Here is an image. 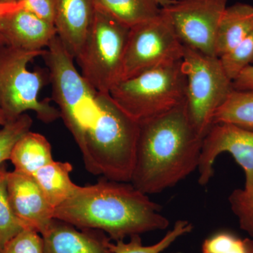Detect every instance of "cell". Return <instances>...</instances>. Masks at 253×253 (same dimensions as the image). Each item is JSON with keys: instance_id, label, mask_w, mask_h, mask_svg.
I'll list each match as a JSON object with an SVG mask.
<instances>
[{"instance_id": "6da1fadb", "label": "cell", "mask_w": 253, "mask_h": 253, "mask_svg": "<svg viewBox=\"0 0 253 253\" xmlns=\"http://www.w3.org/2000/svg\"><path fill=\"white\" fill-rule=\"evenodd\" d=\"M162 208L131 182L109 180L76 186L74 192L55 209L54 218L78 229L104 231L111 240L165 230L169 224Z\"/></svg>"}, {"instance_id": "7a4b0ae2", "label": "cell", "mask_w": 253, "mask_h": 253, "mask_svg": "<svg viewBox=\"0 0 253 253\" xmlns=\"http://www.w3.org/2000/svg\"><path fill=\"white\" fill-rule=\"evenodd\" d=\"M203 141L185 103L139 123L131 184L147 195L175 186L199 168Z\"/></svg>"}, {"instance_id": "3957f363", "label": "cell", "mask_w": 253, "mask_h": 253, "mask_svg": "<svg viewBox=\"0 0 253 253\" xmlns=\"http://www.w3.org/2000/svg\"><path fill=\"white\" fill-rule=\"evenodd\" d=\"M99 112L84 136L81 150L86 170L109 180L131 182L139 124L113 101L96 94Z\"/></svg>"}, {"instance_id": "277c9868", "label": "cell", "mask_w": 253, "mask_h": 253, "mask_svg": "<svg viewBox=\"0 0 253 253\" xmlns=\"http://www.w3.org/2000/svg\"><path fill=\"white\" fill-rule=\"evenodd\" d=\"M186 84L181 60L119 81L109 94L139 124L184 104Z\"/></svg>"}, {"instance_id": "5b68a950", "label": "cell", "mask_w": 253, "mask_h": 253, "mask_svg": "<svg viewBox=\"0 0 253 253\" xmlns=\"http://www.w3.org/2000/svg\"><path fill=\"white\" fill-rule=\"evenodd\" d=\"M42 57L49 69L53 99L60 116L81 150L86 131L99 115L98 92L78 72L74 58L57 36L46 47Z\"/></svg>"}, {"instance_id": "8992f818", "label": "cell", "mask_w": 253, "mask_h": 253, "mask_svg": "<svg viewBox=\"0 0 253 253\" xmlns=\"http://www.w3.org/2000/svg\"><path fill=\"white\" fill-rule=\"evenodd\" d=\"M45 50L26 51L0 46V109L7 121L29 111H34L44 123L61 118L57 108L38 98L44 85L42 75L28 68L33 60L42 56Z\"/></svg>"}, {"instance_id": "52a82bcc", "label": "cell", "mask_w": 253, "mask_h": 253, "mask_svg": "<svg viewBox=\"0 0 253 253\" xmlns=\"http://www.w3.org/2000/svg\"><path fill=\"white\" fill-rule=\"evenodd\" d=\"M130 28L96 7L94 19L76 58L81 74L95 91L109 94L121 80Z\"/></svg>"}, {"instance_id": "ba28073f", "label": "cell", "mask_w": 253, "mask_h": 253, "mask_svg": "<svg viewBox=\"0 0 253 253\" xmlns=\"http://www.w3.org/2000/svg\"><path fill=\"white\" fill-rule=\"evenodd\" d=\"M183 72L186 78L185 105L191 124L205 137L217 109L234 91L221 60L184 46Z\"/></svg>"}, {"instance_id": "9c48e42d", "label": "cell", "mask_w": 253, "mask_h": 253, "mask_svg": "<svg viewBox=\"0 0 253 253\" xmlns=\"http://www.w3.org/2000/svg\"><path fill=\"white\" fill-rule=\"evenodd\" d=\"M184 47L161 10L156 17L130 28L120 81L181 61Z\"/></svg>"}, {"instance_id": "30bf717a", "label": "cell", "mask_w": 253, "mask_h": 253, "mask_svg": "<svg viewBox=\"0 0 253 253\" xmlns=\"http://www.w3.org/2000/svg\"><path fill=\"white\" fill-rule=\"evenodd\" d=\"M228 0H174L161 11L183 45L216 56L215 38Z\"/></svg>"}, {"instance_id": "8fae6325", "label": "cell", "mask_w": 253, "mask_h": 253, "mask_svg": "<svg viewBox=\"0 0 253 253\" xmlns=\"http://www.w3.org/2000/svg\"><path fill=\"white\" fill-rule=\"evenodd\" d=\"M223 153L231 154L244 169V189H253V130L228 123H214L204 138L198 168L200 185L206 186L212 179L214 163Z\"/></svg>"}, {"instance_id": "7c38bea8", "label": "cell", "mask_w": 253, "mask_h": 253, "mask_svg": "<svg viewBox=\"0 0 253 253\" xmlns=\"http://www.w3.org/2000/svg\"><path fill=\"white\" fill-rule=\"evenodd\" d=\"M8 199L15 215L28 229L42 234L54 219L55 208L32 176L14 170L7 174Z\"/></svg>"}, {"instance_id": "4fadbf2b", "label": "cell", "mask_w": 253, "mask_h": 253, "mask_svg": "<svg viewBox=\"0 0 253 253\" xmlns=\"http://www.w3.org/2000/svg\"><path fill=\"white\" fill-rule=\"evenodd\" d=\"M41 236L44 253H114L112 240L104 231L78 229L56 218Z\"/></svg>"}, {"instance_id": "5bb4252c", "label": "cell", "mask_w": 253, "mask_h": 253, "mask_svg": "<svg viewBox=\"0 0 253 253\" xmlns=\"http://www.w3.org/2000/svg\"><path fill=\"white\" fill-rule=\"evenodd\" d=\"M95 10L94 0H54L56 36L74 59L86 41Z\"/></svg>"}, {"instance_id": "9a60e30c", "label": "cell", "mask_w": 253, "mask_h": 253, "mask_svg": "<svg viewBox=\"0 0 253 253\" xmlns=\"http://www.w3.org/2000/svg\"><path fill=\"white\" fill-rule=\"evenodd\" d=\"M1 34L4 45L43 51L56 36V31L53 23L22 8L3 18Z\"/></svg>"}, {"instance_id": "2e32d148", "label": "cell", "mask_w": 253, "mask_h": 253, "mask_svg": "<svg viewBox=\"0 0 253 253\" xmlns=\"http://www.w3.org/2000/svg\"><path fill=\"white\" fill-rule=\"evenodd\" d=\"M253 31V6L237 2L227 6L218 26L215 54L220 58Z\"/></svg>"}, {"instance_id": "e0dca14e", "label": "cell", "mask_w": 253, "mask_h": 253, "mask_svg": "<svg viewBox=\"0 0 253 253\" xmlns=\"http://www.w3.org/2000/svg\"><path fill=\"white\" fill-rule=\"evenodd\" d=\"M9 161L15 170L33 176L54 161L51 144L42 134L29 131L14 145Z\"/></svg>"}, {"instance_id": "ac0fdd59", "label": "cell", "mask_w": 253, "mask_h": 253, "mask_svg": "<svg viewBox=\"0 0 253 253\" xmlns=\"http://www.w3.org/2000/svg\"><path fill=\"white\" fill-rule=\"evenodd\" d=\"M72 170L71 163L53 161L33 174L46 199L55 209L71 197L77 186L70 176Z\"/></svg>"}, {"instance_id": "d6986e66", "label": "cell", "mask_w": 253, "mask_h": 253, "mask_svg": "<svg viewBox=\"0 0 253 253\" xmlns=\"http://www.w3.org/2000/svg\"><path fill=\"white\" fill-rule=\"evenodd\" d=\"M95 6L112 16L118 22L131 28L161 13L154 0H94Z\"/></svg>"}, {"instance_id": "ffe728a7", "label": "cell", "mask_w": 253, "mask_h": 253, "mask_svg": "<svg viewBox=\"0 0 253 253\" xmlns=\"http://www.w3.org/2000/svg\"><path fill=\"white\" fill-rule=\"evenodd\" d=\"M228 123L253 130V90H234L216 113L213 124Z\"/></svg>"}, {"instance_id": "44dd1931", "label": "cell", "mask_w": 253, "mask_h": 253, "mask_svg": "<svg viewBox=\"0 0 253 253\" xmlns=\"http://www.w3.org/2000/svg\"><path fill=\"white\" fill-rule=\"evenodd\" d=\"M193 229L194 226L190 221L179 219L176 221L172 229L156 244L144 246L140 235H134L129 238L128 242H125L124 240L116 241L113 244V251L114 253H161L181 236L191 233Z\"/></svg>"}, {"instance_id": "7402d4cb", "label": "cell", "mask_w": 253, "mask_h": 253, "mask_svg": "<svg viewBox=\"0 0 253 253\" xmlns=\"http://www.w3.org/2000/svg\"><path fill=\"white\" fill-rule=\"evenodd\" d=\"M6 163L0 165V252L8 242L28 229L15 215L10 206L7 194V174Z\"/></svg>"}, {"instance_id": "603a6c76", "label": "cell", "mask_w": 253, "mask_h": 253, "mask_svg": "<svg viewBox=\"0 0 253 253\" xmlns=\"http://www.w3.org/2000/svg\"><path fill=\"white\" fill-rule=\"evenodd\" d=\"M219 59L226 75L232 81L243 70L253 66V31Z\"/></svg>"}, {"instance_id": "cb8c5ba5", "label": "cell", "mask_w": 253, "mask_h": 253, "mask_svg": "<svg viewBox=\"0 0 253 253\" xmlns=\"http://www.w3.org/2000/svg\"><path fill=\"white\" fill-rule=\"evenodd\" d=\"M33 119L23 113L16 119L7 121L0 129V165L9 161L14 145L24 134L31 131Z\"/></svg>"}, {"instance_id": "d4e9b609", "label": "cell", "mask_w": 253, "mask_h": 253, "mask_svg": "<svg viewBox=\"0 0 253 253\" xmlns=\"http://www.w3.org/2000/svg\"><path fill=\"white\" fill-rule=\"evenodd\" d=\"M229 202L241 229L253 238V189L234 190L229 196Z\"/></svg>"}, {"instance_id": "484cf974", "label": "cell", "mask_w": 253, "mask_h": 253, "mask_svg": "<svg viewBox=\"0 0 253 253\" xmlns=\"http://www.w3.org/2000/svg\"><path fill=\"white\" fill-rule=\"evenodd\" d=\"M202 253H246L244 240L222 231L205 240Z\"/></svg>"}, {"instance_id": "4316f807", "label": "cell", "mask_w": 253, "mask_h": 253, "mask_svg": "<svg viewBox=\"0 0 253 253\" xmlns=\"http://www.w3.org/2000/svg\"><path fill=\"white\" fill-rule=\"evenodd\" d=\"M0 253H44L42 238L33 229H24L10 240Z\"/></svg>"}, {"instance_id": "83f0119b", "label": "cell", "mask_w": 253, "mask_h": 253, "mask_svg": "<svg viewBox=\"0 0 253 253\" xmlns=\"http://www.w3.org/2000/svg\"><path fill=\"white\" fill-rule=\"evenodd\" d=\"M24 9L54 24V0H20Z\"/></svg>"}, {"instance_id": "f1b7e54d", "label": "cell", "mask_w": 253, "mask_h": 253, "mask_svg": "<svg viewBox=\"0 0 253 253\" xmlns=\"http://www.w3.org/2000/svg\"><path fill=\"white\" fill-rule=\"evenodd\" d=\"M234 90H253V65L243 70L233 81Z\"/></svg>"}, {"instance_id": "f546056e", "label": "cell", "mask_w": 253, "mask_h": 253, "mask_svg": "<svg viewBox=\"0 0 253 253\" xmlns=\"http://www.w3.org/2000/svg\"><path fill=\"white\" fill-rule=\"evenodd\" d=\"M22 8H24V4L22 1H20V0H17L14 2H1L0 1V46L4 45L1 34V26L3 18L11 13L18 11Z\"/></svg>"}, {"instance_id": "4dcf8cb0", "label": "cell", "mask_w": 253, "mask_h": 253, "mask_svg": "<svg viewBox=\"0 0 253 253\" xmlns=\"http://www.w3.org/2000/svg\"><path fill=\"white\" fill-rule=\"evenodd\" d=\"M154 1L160 7L164 8L172 4L174 2V0H154Z\"/></svg>"}, {"instance_id": "1f68e13d", "label": "cell", "mask_w": 253, "mask_h": 253, "mask_svg": "<svg viewBox=\"0 0 253 253\" xmlns=\"http://www.w3.org/2000/svg\"><path fill=\"white\" fill-rule=\"evenodd\" d=\"M246 253H253V241L251 239H244Z\"/></svg>"}, {"instance_id": "d6a6232c", "label": "cell", "mask_w": 253, "mask_h": 253, "mask_svg": "<svg viewBox=\"0 0 253 253\" xmlns=\"http://www.w3.org/2000/svg\"><path fill=\"white\" fill-rule=\"evenodd\" d=\"M6 123H7V120H6V117H5L2 111L0 109V126H4Z\"/></svg>"}, {"instance_id": "836d02e7", "label": "cell", "mask_w": 253, "mask_h": 253, "mask_svg": "<svg viewBox=\"0 0 253 253\" xmlns=\"http://www.w3.org/2000/svg\"><path fill=\"white\" fill-rule=\"evenodd\" d=\"M17 0H0V1L1 2H14V1H16Z\"/></svg>"}]
</instances>
